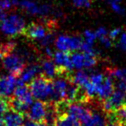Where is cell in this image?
<instances>
[{
	"label": "cell",
	"mask_w": 126,
	"mask_h": 126,
	"mask_svg": "<svg viewBox=\"0 0 126 126\" xmlns=\"http://www.w3.org/2000/svg\"><path fill=\"white\" fill-rule=\"evenodd\" d=\"M29 89L36 100L49 102L52 95V80L41 74L29 83Z\"/></svg>",
	"instance_id": "1"
},
{
	"label": "cell",
	"mask_w": 126,
	"mask_h": 126,
	"mask_svg": "<svg viewBox=\"0 0 126 126\" xmlns=\"http://www.w3.org/2000/svg\"><path fill=\"white\" fill-rule=\"evenodd\" d=\"M25 22L22 16L16 14L6 16L0 22V28L8 36H16L23 35L25 29Z\"/></svg>",
	"instance_id": "2"
},
{
	"label": "cell",
	"mask_w": 126,
	"mask_h": 126,
	"mask_svg": "<svg viewBox=\"0 0 126 126\" xmlns=\"http://www.w3.org/2000/svg\"><path fill=\"white\" fill-rule=\"evenodd\" d=\"M126 105V92L114 89L113 93L102 101V110L105 113H113Z\"/></svg>",
	"instance_id": "3"
},
{
	"label": "cell",
	"mask_w": 126,
	"mask_h": 126,
	"mask_svg": "<svg viewBox=\"0 0 126 126\" xmlns=\"http://www.w3.org/2000/svg\"><path fill=\"white\" fill-rule=\"evenodd\" d=\"M83 43L82 38L79 36H69L61 35L55 40V47L62 52H76L79 50Z\"/></svg>",
	"instance_id": "4"
},
{
	"label": "cell",
	"mask_w": 126,
	"mask_h": 126,
	"mask_svg": "<svg viewBox=\"0 0 126 126\" xmlns=\"http://www.w3.org/2000/svg\"><path fill=\"white\" fill-rule=\"evenodd\" d=\"M3 66L4 69L10 72L12 75L19 76L23 70L25 68V63L23 58L20 55L13 53H8L4 58H3Z\"/></svg>",
	"instance_id": "5"
},
{
	"label": "cell",
	"mask_w": 126,
	"mask_h": 126,
	"mask_svg": "<svg viewBox=\"0 0 126 126\" xmlns=\"http://www.w3.org/2000/svg\"><path fill=\"white\" fill-rule=\"evenodd\" d=\"M50 27L47 24L40 23H30L26 25L23 35L30 40H42L50 33Z\"/></svg>",
	"instance_id": "6"
},
{
	"label": "cell",
	"mask_w": 126,
	"mask_h": 126,
	"mask_svg": "<svg viewBox=\"0 0 126 126\" xmlns=\"http://www.w3.org/2000/svg\"><path fill=\"white\" fill-rule=\"evenodd\" d=\"M70 81L65 76L57 77L55 79L52 80V95H51L50 101L52 103L61 101L65 99L66 92Z\"/></svg>",
	"instance_id": "7"
},
{
	"label": "cell",
	"mask_w": 126,
	"mask_h": 126,
	"mask_svg": "<svg viewBox=\"0 0 126 126\" xmlns=\"http://www.w3.org/2000/svg\"><path fill=\"white\" fill-rule=\"evenodd\" d=\"M70 56L73 67L77 69L90 68L98 62L97 56L86 54L82 52H74Z\"/></svg>",
	"instance_id": "8"
},
{
	"label": "cell",
	"mask_w": 126,
	"mask_h": 126,
	"mask_svg": "<svg viewBox=\"0 0 126 126\" xmlns=\"http://www.w3.org/2000/svg\"><path fill=\"white\" fill-rule=\"evenodd\" d=\"M47 109V102L36 100L30 105L25 116L28 117L29 120L35 121V122H44Z\"/></svg>",
	"instance_id": "9"
},
{
	"label": "cell",
	"mask_w": 126,
	"mask_h": 126,
	"mask_svg": "<svg viewBox=\"0 0 126 126\" xmlns=\"http://www.w3.org/2000/svg\"><path fill=\"white\" fill-rule=\"evenodd\" d=\"M92 113V110L82 103H69L67 105L66 114L74 117L80 123H85L88 120Z\"/></svg>",
	"instance_id": "10"
},
{
	"label": "cell",
	"mask_w": 126,
	"mask_h": 126,
	"mask_svg": "<svg viewBox=\"0 0 126 126\" xmlns=\"http://www.w3.org/2000/svg\"><path fill=\"white\" fill-rule=\"evenodd\" d=\"M16 86V77L12 74L0 77V97L10 98Z\"/></svg>",
	"instance_id": "11"
},
{
	"label": "cell",
	"mask_w": 126,
	"mask_h": 126,
	"mask_svg": "<svg viewBox=\"0 0 126 126\" xmlns=\"http://www.w3.org/2000/svg\"><path fill=\"white\" fill-rule=\"evenodd\" d=\"M115 89V84L113 82V78L109 74L105 76L104 81L100 85L97 86L96 97L101 101L107 98Z\"/></svg>",
	"instance_id": "12"
},
{
	"label": "cell",
	"mask_w": 126,
	"mask_h": 126,
	"mask_svg": "<svg viewBox=\"0 0 126 126\" xmlns=\"http://www.w3.org/2000/svg\"><path fill=\"white\" fill-rule=\"evenodd\" d=\"M53 57H54V62L60 68L63 69L67 73H70L73 70L74 67L71 61V56L69 53L58 50L54 53Z\"/></svg>",
	"instance_id": "13"
},
{
	"label": "cell",
	"mask_w": 126,
	"mask_h": 126,
	"mask_svg": "<svg viewBox=\"0 0 126 126\" xmlns=\"http://www.w3.org/2000/svg\"><path fill=\"white\" fill-rule=\"evenodd\" d=\"M41 73L40 65H31L30 67H26L23 70L18 77L19 79H16V86L18 85H26L29 84L33 79H35L37 75Z\"/></svg>",
	"instance_id": "14"
},
{
	"label": "cell",
	"mask_w": 126,
	"mask_h": 126,
	"mask_svg": "<svg viewBox=\"0 0 126 126\" xmlns=\"http://www.w3.org/2000/svg\"><path fill=\"white\" fill-rule=\"evenodd\" d=\"M23 114L10 109L3 117L4 126H23L24 124Z\"/></svg>",
	"instance_id": "15"
},
{
	"label": "cell",
	"mask_w": 126,
	"mask_h": 126,
	"mask_svg": "<svg viewBox=\"0 0 126 126\" xmlns=\"http://www.w3.org/2000/svg\"><path fill=\"white\" fill-rule=\"evenodd\" d=\"M13 98H16L19 101L30 105L34 102V98L30 93L29 86L26 85H18L16 86L13 92Z\"/></svg>",
	"instance_id": "16"
},
{
	"label": "cell",
	"mask_w": 126,
	"mask_h": 126,
	"mask_svg": "<svg viewBox=\"0 0 126 126\" xmlns=\"http://www.w3.org/2000/svg\"><path fill=\"white\" fill-rule=\"evenodd\" d=\"M107 121V114L103 110H92V113L88 120L84 124L85 126H105Z\"/></svg>",
	"instance_id": "17"
},
{
	"label": "cell",
	"mask_w": 126,
	"mask_h": 126,
	"mask_svg": "<svg viewBox=\"0 0 126 126\" xmlns=\"http://www.w3.org/2000/svg\"><path fill=\"white\" fill-rule=\"evenodd\" d=\"M67 78L71 83L82 88L89 82V74L85 71H78L74 74H69Z\"/></svg>",
	"instance_id": "18"
},
{
	"label": "cell",
	"mask_w": 126,
	"mask_h": 126,
	"mask_svg": "<svg viewBox=\"0 0 126 126\" xmlns=\"http://www.w3.org/2000/svg\"><path fill=\"white\" fill-rule=\"evenodd\" d=\"M56 126H80V122L69 114L58 116L55 121Z\"/></svg>",
	"instance_id": "19"
},
{
	"label": "cell",
	"mask_w": 126,
	"mask_h": 126,
	"mask_svg": "<svg viewBox=\"0 0 126 126\" xmlns=\"http://www.w3.org/2000/svg\"><path fill=\"white\" fill-rule=\"evenodd\" d=\"M110 75L112 78L116 79L118 81H123L126 84V69L117 68L111 70L110 72Z\"/></svg>",
	"instance_id": "20"
},
{
	"label": "cell",
	"mask_w": 126,
	"mask_h": 126,
	"mask_svg": "<svg viewBox=\"0 0 126 126\" xmlns=\"http://www.w3.org/2000/svg\"><path fill=\"white\" fill-rule=\"evenodd\" d=\"M105 76L103 74H93L91 75H89V79L93 85L95 86H98L100 85L105 79Z\"/></svg>",
	"instance_id": "21"
},
{
	"label": "cell",
	"mask_w": 126,
	"mask_h": 126,
	"mask_svg": "<svg viewBox=\"0 0 126 126\" xmlns=\"http://www.w3.org/2000/svg\"><path fill=\"white\" fill-rule=\"evenodd\" d=\"M9 110H10L9 98L0 97V115L4 116V113H6Z\"/></svg>",
	"instance_id": "22"
},
{
	"label": "cell",
	"mask_w": 126,
	"mask_h": 126,
	"mask_svg": "<svg viewBox=\"0 0 126 126\" xmlns=\"http://www.w3.org/2000/svg\"><path fill=\"white\" fill-rule=\"evenodd\" d=\"M83 37H84V41L86 43H89L93 45V42H95V40L97 39L95 32H93L91 30H86L83 34Z\"/></svg>",
	"instance_id": "23"
},
{
	"label": "cell",
	"mask_w": 126,
	"mask_h": 126,
	"mask_svg": "<svg viewBox=\"0 0 126 126\" xmlns=\"http://www.w3.org/2000/svg\"><path fill=\"white\" fill-rule=\"evenodd\" d=\"M73 4L77 8H89L92 4V0H73Z\"/></svg>",
	"instance_id": "24"
},
{
	"label": "cell",
	"mask_w": 126,
	"mask_h": 126,
	"mask_svg": "<svg viewBox=\"0 0 126 126\" xmlns=\"http://www.w3.org/2000/svg\"><path fill=\"white\" fill-rule=\"evenodd\" d=\"M13 48L12 44H7V45H4V47H0V60H2L8 53H10Z\"/></svg>",
	"instance_id": "25"
},
{
	"label": "cell",
	"mask_w": 126,
	"mask_h": 126,
	"mask_svg": "<svg viewBox=\"0 0 126 126\" xmlns=\"http://www.w3.org/2000/svg\"><path fill=\"white\" fill-rule=\"evenodd\" d=\"M110 6H111L112 10H113L116 13H117V14H119V15L124 14V9L119 4V3L111 2L110 3Z\"/></svg>",
	"instance_id": "26"
},
{
	"label": "cell",
	"mask_w": 126,
	"mask_h": 126,
	"mask_svg": "<svg viewBox=\"0 0 126 126\" xmlns=\"http://www.w3.org/2000/svg\"><path fill=\"white\" fill-rule=\"evenodd\" d=\"M95 35H96V37L98 39H101L103 38V37H105L108 35V32H107V30H105V28H99L98 29V30L95 31Z\"/></svg>",
	"instance_id": "27"
},
{
	"label": "cell",
	"mask_w": 126,
	"mask_h": 126,
	"mask_svg": "<svg viewBox=\"0 0 126 126\" xmlns=\"http://www.w3.org/2000/svg\"><path fill=\"white\" fill-rule=\"evenodd\" d=\"M13 5L11 0H0V9L8 10Z\"/></svg>",
	"instance_id": "28"
},
{
	"label": "cell",
	"mask_w": 126,
	"mask_h": 126,
	"mask_svg": "<svg viewBox=\"0 0 126 126\" xmlns=\"http://www.w3.org/2000/svg\"><path fill=\"white\" fill-rule=\"evenodd\" d=\"M118 45L122 49L126 50V33L125 32L120 34V39H119Z\"/></svg>",
	"instance_id": "29"
},
{
	"label": "cell",
	"mask_w": 126,
	"mask_h": 126,
	"mask_svg": "<svg viewBox=\"0 0 126 126\" xmlns=\"http://www.w3.org/2000/svg\"><path fill=\"white\" fill-rule=\"evenodd\" d=\"M121 34V29L117 28V29H113L111 31H110L108 35V37L110 40H115L117 36Z\"/></svg>",
	"instance_id": "30"
},
{
	"label": "cell",
	"mask_w": 126,
	"mask_h": 126,
	"mask_svg": "<svg viewBox=\"0 0 126 126\" xmlns=\"http://www.w3.org/2000/svg\"><path fill=\"white\" fill-rule=\"evenodd\" d=\"M23 126H47V124L45 122H35V121L29 120L27 122H24Z\"/></svg>",
	"instance_id": "31"
},
{
	"label": "cell",
	"mask_w": 126,
	"mask_h": 126,
	"mask_svg": "<svg viewBox=\"0 0 126 126\" xmlns=\"http://www.w3.org/2000/svg\"><path fill=\"white\" fill-rule=\"evenodd\" d=\"M99 41L105 47H111V45H112V40H110L108 36L103 37V38L99 39Z\"/></svg>",
	"instance_id": "32"
},
{
	"label": "cell",
	"mask_w": 126,
	"mask_h": 126,
	"mask_svg": "<svg viewBox=\"0 0 126 126\" xmlns=\"http://www.w3.org/2000/svg\"><path fill=\"white\" fill-rule=\"evenodd\" d=\"M105 126H123V125L121 124H119V123L116 120H110V119H108Z\"/></svg>",
	"instance_id": "33"
},
{
	"label": "cell",
	"mask_w": 126,
	"mask_h": 126,
	"mask_svg": "<svg viewBox=\"0 0 126 126\" xmlns=\"http://www.w3.org/2000/svg\"><path fill=\"white\" fill-rule=\"evenodd\" d=\"M5 16H6V14L4 13V10L0 9V22L2 21V20L4 19V18L5 17Z\"/></svg>",
	"instance_id": "34"
},
{
	"label": "cell",
	"mask_w": 126,
	"mask_h": 126,
	"mask_svg": "<svg viewBox=\"0 0 126 126\" xmlns=\"http://www.w3.org/2000/svg\"><path fill=\"white\" fill-rule=\"evenodd\" d=\"M3 117L4 116L0 115V126H4V124H3Z\"/></svg>",
	"instance_id": "35"
},
{
	"label": "cell",
	"mask_w": 126,
	"mask_h": 126,
	"mask_svg": "<svg viewBox=\"0 0 126 126\" xmlns=\"http://www.w3.org/2000/svg\"><path fill=\"white\" fill-rule=\"evenodd\" d=\"M110 1V3L111 2H115V3H120L121 2V0H109Z\"/></svg>",
	"instance_id": "36"
},
{
	"label": "cell",
	"mask_w": 126,
	"mask_h": 126,
	"mask_svg": "<svg viewBox=\"0 0 126 126\" xmlns=\"http://www.w3.org/2000/svg\"><path fill=\"white\" fill-rule=\"evenodd\" d=\"M50 126H56L55 124H54V125H50Z\"/></svg>",
	"instance_id": "37"
},
{
	"label": "cell",
	"mask_w": 126,
	"mask_h": 126,
	"mask_svg": "<svg viewBox=\"0 0 126 126\" xmlns=\"http://www.w3.org/2000/svg\"><path fill=\"white\" fill-rule=\"evenodd\" d=\"M30 1H32V0H30Z\"/></svg>",
	"instance_id": "38"
},
{
	"label": "cell",
	"mask_w": 126,
	"mask_h": 126,
	"mask_svg": "<svg viewBox=\"0 0 126 126\" xmlns=\"http://www.w3.org/2000/svg\"><path fill=\"white\" fill-rule=\"evenodd\" d=\"M83 126H85V125H83Z\"/></svg>",
	"instance_id": "39"
}]
</instances>
